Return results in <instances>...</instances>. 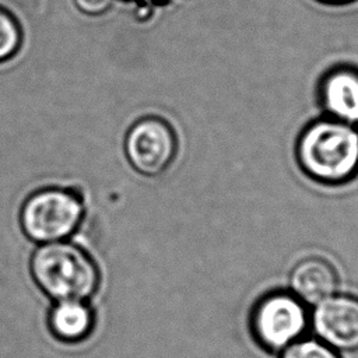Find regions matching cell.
Listing matches in <instances>:
<instances>
[{"label":"cell","mask_w":358,"mask_h":358,"mask_svg":"<svg viewBox=\"0 0 358 358\" xmlns=\"http://www.w3.org/2000/svg\"><path fill=\"white\" fill-rule=\"evenodd\" d=\"M301 169L324 185H340L358 171V126L331 117L309 123L296 141Z\"/></svg>","instance_id":"1"},{"label":"cell","mask_w":358,"mask_h":358,"mask_svg":"<svg viewBox=\"0 0 358 358\" xmlns=\"http://www.w3.org/2000/svg\"><path fill=\"white\" fill-rule=\"evenodd\" d=\"M31 271L39 288L56 301H83L95 292L99 282L91 257L64 241L42 243L32 256Z\"/></svg>","instance_id":"2"},{"label":"cell","mask_w":358,"mask_h":358,"mask_svg":"<svg viewBox=\"0 0 358 358\" xmlns=\"http://www.w3.org/2000/svg\"><path fill=\"white\" fill-rule=\"evenodd\" d=\"M309 324L306 305L291 291H274L262 296L250 315L255 340L278 352L299 340Z\"/></svg>","instance_id":"3"},{"label":"cell","mask_w":358,"mask_h":358,"mask_svg":"<svg viewBox=\"0 0 358 358\" xmlns=\"http://www.w3.org/2000/svg\"><path fill=\"white\" fill-rule=\"evenodd\" d=\"M83 215L80 200L64 190L49 189L31 196L21 213L25 234L36 242L66 239L74 232Z\"/></svg>","instance_id":"4"},{"label":"cell","mask_w":358,"mask_h":358,"mask_svg":"<svg viewBox=\"0 0 358 358\" xmlns=\"http://www.w3.org/2000/svg\"><path fill=\"white\" fill-rule=\"evenodd\" d=\"M124 150L137 172L157 176L172 164L178 150V140L173 129L165 120L145 117L129 130Z\"/></svg>","instance_id":"5"},{"label":"cell","mask_w":358,"mask_h":358,"mask_svg":"<svg viewBox=\"0 0 358 358\" xmlns=\"http://www.w3.org/2000/svg\"><path fill=\"white\" fill-rule=\"evenodd\" d=\"M310 319L316 337L336 351L358 350V296L333 294L315 305Z\"/></svg>","instance_id":"6"},{"label":"cell","mask_w":358,"mask_h":358,"mask_svg":"<svg viewBox=\"0 0 358 358\" xmlns=\"http://www.w3.org/2000/svg\"><path fill=\"white\" fill-rule=\"evenodd\" d=\"M319 101L327 117L358 126V69L337 66L319 83Z\"/></svg>","instance_id":"7"},{"label":"cell","mask_w":358,"mask_h":358,"mask_svg":"<svg viewBox=\"0 0 358 358\" xmlns=\"http://www.w3.org/2000/svg\"><path fill=\"white\" fill-rule=\"evenodd\" d=\"M338 277L324 259L308 257L295 264L289 274L291 292L305 305H317L336 294Z\"/></svg>","instance_id":"8"},{"label":"cell","mask_w":358,"mask_h":358,"mask_svg":"<svg viewBox=\"0 0 358 358\" xmlns=\"http://www.w3.org/2000/svg\"><path fill=\"white\" fill-rule=\"evenodd\" d=\"M48 326L59 341L74 344L87 340L95 327L94 310L78 299L57 301L49 310Z\"/></svg>","instance_id":"9"},{"label":"cell","mask_w":358,"mask_h":358,"mask_svg":"<svg viewBox=\"0 0 358 358\" xmlns=\"http://www.w3.org/2000/svg\"><path fill=\"white\" fill-rule=\"evenodd\" d=\"M281 358H340V355L319 338H299L282 350Z\"/></svg>","instance_id":"10"},{"label":"cell","mask_w":358,"mask_h":358,"mask_svg":"<svg viewBox=\"0 0 358 358\" xmlns=\"http://www.w3.org/2000/svg\"><path fill=\"white\" fill-rule=\"evenodd\" d=\"M21 42V32L15 20L0 8V62L11 57Z\"/></svg>","instance_id":"11"},{"label":"cell","mask_w":358,"mask_h":358,"mask_svg":"<svg viewBox=\"0 0 358 358\" xmlns=\"http://www.w3.org/2000/svg\"><path fill=\"white\" fill-rule=\"evenodd\" d=\"M80 11L88 15H98L105 13L113 3V0H74Z\"/></svg>","instance_id":"12"},{"label":"cell","mask_w":358,"mask_h":358,"mask_svg":"<svg viewBox=\"0 0 358 358\" xmlns=\"http://www.w3.org/2000/svg\"><path fill=\"white\" fill-rule=\"evenodd\" d=\"M319 3H323V4H329V6H343V4H350V3H354L357 0H316Z\"/></svg>","instance_id":"13"}]
</instances>
